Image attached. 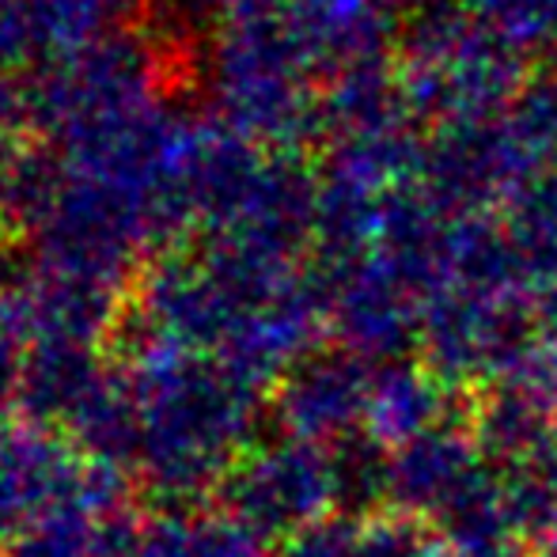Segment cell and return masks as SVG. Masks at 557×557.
<instances>
[{"instance_id":"7c38bea8","label":"cell","mask_w":557,"mask_h":557,"mask_svg":"<svg viewBox=\"0 0 557 557\" xmlns=\"http://www.w3.org/2000/svg\"><path fill=\"white\" fill-rule=\"evenodd\" d=\"M451 557H531L516 543H497V546H478V550H451Z\"/></svg>"},{"instance_id":"9c48e42d","label":"cell","mask_w":557,"mask_h":557,"mask_svg":"<svg viewBox=\"0 0 557 557\" xmlns=\"http://www.w3.org/2000/svg\"><path fill=\"white\" fill-rule=\"evenodd\" d=\"M352 557H451V550L410 516L383 512L360 523L357 554Z\"/></svg>"},{"instance_id":"5b68a950","label":"cell","mask_w":557,"mask_h":557,"mask_svg":"<svg viewBox=\"0 0 557 557\" xmlns=\"http://www.w3.org/2000/svg\"><path fill=\"white\" fill-rule=\"evenodd\" d=\"M474 398L478 391L451 387V383H444L433 372L391 364L387 372H380L372 380L364 433L380 447L395 451V447L418 441V436L433 433V429H447V425L470 429Z\"/></svg>"},{"instance_id":"8992f818","label":"cell","mask_w":557,"mask_h":557,"mask_svg":"<svg viewBox=\"0 0 557 557\" xmlns=\"http://www.w3.org/2000/svg\"><path fill=\"white\" fill-rule=\"evenodd\" d=\"M485 467L474 433L467 425H447L391 451V508L425 523L459 493L467 478Z\"/></svg>"},{"instance_id":"ba28073f","label":"cell","mask_w":557,"mask_h":557,"mask_svg":"<svg viewBox=\"0 0 557 557\" xmlns=\"http://www.w3.org/2000/svg\"><path fill=\"white\" fill-rule=\"evenodd\" d=\"M133 557H265V546L224 512H175L140 528Z\"/></svg>"},{"instance_id":"8fae6325","label":"cell","mask_w":557,"mask_h":557,"mask_svg":"<svg viewBox=\"0 0 557 557\" xmlns=\"http://www.w3.org/2000/svg\"><path fill=\"white\" fill-rule=\"evenodd\" d=\"M360 523L349 516H331L315 528L300 531L277 550V557H352L357 554Z\"/></svg>"},{"instance_id":"30bf717a","label":"cell","mask_w":557,"mask_h":557,"mask_svg":"<svg viewBox=\"0 0 557 557\" xmlns=\"http://www.w3.org/2000/svg\"><path fill=\"white\" fill-rule=\"evenodd\" d=\"M35 326V308L20 296L0 293V406L20 398L23 372H27V337Z\"/></svg>"},{"instance_id":"277c9868","label":"cell","mask_w":557,"mask_h":557,"mask_svg":"<svg viewBox=\"0 0 557 557\" xmlns=\"http://www.w3.org/2000/svg\"><path fill=\"white\" fill-rule=\"evenodd\" d=\"M84 462L88 459L53 441L42 425L0 436V535H15L46 508L73 497Z\"/></svg>"},{"instance_id":"4fadbf2b","label":"cell","mask_w":557,"mask_h":557,"mask_svg":"<svg viewBox=\"0 0 557 557\" xmlns=\"http://www.w3.org/2000/svg\"><path fill=\"white\" fill-rule=\"evenodd\" d=\"M531 557H557V543L546 546V550H539V554H531Z\"/></svg>"},{"instance_id":"7a4b0ae2","label":"cell","mask_w":557,"mask_h":557,"mask_svg":"<svg viewBox=\"0 0 557 557\" xmlns=\"http://www.w3.org/2000/svg\"><path fill=\"white\" fill-rule=\"evenodd\" d=\"M221 512L262 546H285L300 531L337 516L331 447L296 436L255 444L216 490Z\"/></svg>"},{"instance_id":"6da1fadb","label":"cell","mask_w":557,"mask_h":557,"mask_svg":"<svg viewBox=\"0 0 557 557\" xmlns=\"http://www.w3.org/2000/svg\"><path fill=\"white\" fill-rule=\"evenodd\" d=\"M140 413L137 467L168 500L221 490L255 436L262 391L198 352H137L129 375Z\"/></svg>"},{"instance_id":"3957f363","label":"cell","mask_w":557,"mask_h":557,"mask_svg":"<svg viewBox=\"0 0 557 557\" xmlns=\"http://www.w3.org/2000/svg\"><path fill=\"white\" fill-rule=\"evenodd\" d=\"M372 380L375 375H368V368L349 352H315L281 375L270 410L285 436L334 447L364 433Z\"/></svg>"},{"instance_id":"52a82bcc","label":"cell","mask_w":557,"mask_h":557,"mask_svg":"<svg viewBox=\"0 0 557 557\" xmlns=\"http://www.w3.org/2000/svg\"><path fill=\"white\" fill-rule=\"evenodd\" d=\"M107 368L96 360L91 345L65 342V337H42L35 357L27 360L23 372V387L15 403L27 413V425H50V421H65L76 413V406L91 395Z\"/></svg>"}]
</instances>
